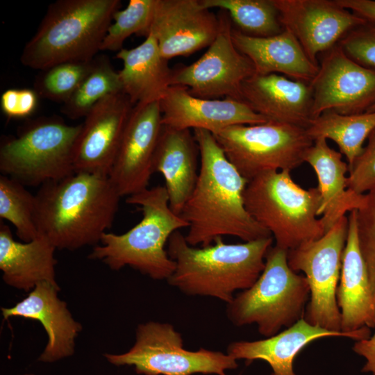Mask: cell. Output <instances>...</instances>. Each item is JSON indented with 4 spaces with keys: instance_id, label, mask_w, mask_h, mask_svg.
<instances>
[{
    "instance_id": "obj_30",
    "label": "cell",
    "mask_w": 375,
    "mask_h": 375,
    "mask_svg": "<svg viewBox=\"0 0 375 375\" xmlns=\"http://www.w3.org/2000/svg\"><path fill=\"white\" fill-rule=\"evenodd\" d=\"M207 9L226 10L239 30L251 36L269 37L284 28L273 0H200Z\"/></svg>"
},
{
    "instance_id": "obj_26",
    "label": "cell",
    "mask_w": 375,
    "mask_h": 375,
    "mask_svg": "<svg viewBox=\"0 0 375 375\" xmlns=\"http://www.w3.org/2000/svg\"><path fill=\"white\" fill-rule=\"evenodd\" d=\"M342 154L331 148L326 139L314 140L305 157V162L314 169L318 180L321 198L318 216L326 233L347 212L358 210L362 204L365 194H358L347 188L348 165Z\"/></svg>"
},
{
    "instance_id": "obj_7",
    "label": "cell",
    "mask_w": 375,
    "mask_h": 375,
    "mask_svg": "<svg viewBox=\"0 0 375 375\" xmlns=\"http://www.w3.org/2000/svg\"><path fill=\"white\" fill-rule=\"evenodd\" d=\"M309 298L307 278L289 267L288 251L274 246L256 282L227 303L226 315L235 326L256 324L269 338L303 319Z\"/></svg>"
},
{
    "instance_id": "obj_3",
    "label": "cell",
    "mask_w": 375,
    "mask_h": 375,
    "mask_svg": "<svg viewBox=\"0 0 375 375\" xmlns=\"http://www.w3.org/2000/svg\"><path fill=\"white\" fill-rule=\"evenodd\" d=\"M273 240L269 237L226 244L218 238L214 244L196 247L177 231L167 242L176 267L167 281L186 295L211 297L227 304L236 291L249 288L260 276Z\"/></svg>"
},
{
    "instance_id": "obj_39",
    "label": "cell",
    "mask_w": 375,
    "mask_h": 375,
    "mask_svg": "<svg viewBox=\"0 0 375 375\" xmlns=\"http://www.w3.org/2000/svg\"><path fill=\"white\" fill-rule=\"evenodd\" d=\"M342 7L367 22H375L374 0H336Z\"/></svg>"
},
{
    "instance_id": "obj_31",
    "label": "cell",
    "mask_w": 375,
    "mask_h": 375,
    "mask_svg": "<svg viewBox=\"0 0 375 375\" xmlns=\"http://www.w3.org/2000/svg\"><path fill=\"white\" fill-rule=\"evenodd\" d=\"M35 195L25 185L8 176H0V217L10 222L24 242L39 234L35 223Z\"/></svg>"
},
{
    "instance_id": "obj_22",
    "label": "cell",
    "mask_w": 375,
    "mask_h": 375,
    "mask_svg": "<svg viewBox=\"0 0 375 375\" xmlns=\"http://www.w3.org/2000/svg\"><path fill=\"white\" fill-rule=\"evenodd\" d=\"M199 149L193 131L162 125L152 161L164 177L171 209L180 215L197 183Z\"/></svg>"
},
{
    "instance_id": "obj_34",
    "label": "cell",
    "mask_w": 375,
    "mask_h": 375,
    "mask_svg": "<svg viewBox=\"0 0 375 375\" xmlns=\"http://www.w3.org/2000/svg\"><path fill=\"white\" fill-rule=\"evenodd\" d=\"M357 228L359 249L375 295V188L365 194L357 210Z\"/></svg>"
},
{
    "instance_id": "obj_40",
    "label": "cell",
    "mask_w": 375,
    "mask_h": 375,
    "mask_svg": "<svg viewBox=\"0 0 375 375\" xmlns=\"http://www.w3.org/2000/svg\"><path fill=\"white\" fill-rule=\"evenodd\" d=\"M19 375H35V374H19Z\"/></svg>"
},
{
    "instance_id": "obj_2",
    "label": "cell",
    "mask_w": 375,
    "mask_h": 375,
    "mask_svg": "<svg viewBox=\"0 0 375 375\" xmlns=\"http://www.w3.org/2000/svg\"><path fill=\"white\" fill-rule=\"evenodd\" d=\"M121 197L106 174L79 172L49 181L35 194L38 234L56 249L97 245L112 225Z\"/></svg>"
},
{
    "instance_id": "obj_32",
    "label": "cell",
    "mask_w": 375,
    "mask_h": 375,
    "mask_svg": "<svg viewBox=\"0 0 375 375\" xmlns=\"http://www.w3.org/2000/svg\"><path fill=\"white\" fill-rule=\"evenodd\" d=\"M157 0H130L126 8L113 15L114 23L109 26L100 51H119L131 35H149Z\"/></svg>"
},
{
    "instance_id": "obj_27",
    "label": "cell",
    "mask_w": 375,
    "mask_h": 375,
    "mask_svg": "<svg viewBox=\"0 0 375 375\" xmlns=\"http://www.w3.org/2000/svg\"><path fill=\"white\" fill-rule=\"evenodd\" d=\"M116 57L123 63L118 72L122 91L134 105L162 99L171 86L172 69L160 55L152 33L140 45L122 49Z\"/></svg>"
},
{
    "instance_id": "obj_15",
    "label": "cell",
    "mask_w": 375,
    "mask_h": 375,
    "mask_svg": "<svg viewBox=\"0 0 375 375\" xmlns=\"http://www.w3.org/2000/svg\"><path fill=\"white\" fill-rule=\"evenodd\" d=\"M284 28L297 39L308 58L336 45L350 31L366 21L342 7L336 0H273Z\"/></svg>"
},
{
    "instance_id": "obj_14",
    "label": "cell",
    "mask_w": 375,
    "mask_h": 375,
    "mask_svg": "<svg viewBox=\"0 0 375 375\" xmlns=\"http://www.w3.org/2000/svg\"><path fill=\"white\" fill-rule=\"evenodd\" d=\"M162 127L160 101L133 106L108 174L121 197L148 188Z\"/></svg>"
},
{
    "instance_id": "obj_25",
    "label": "cell",
    "mask_w": 375,
    "mask_h": 375,
    "mask_svg": "<svg viewBox=\"0 0 375 375\" xmlns=\"http://www.w3.org/2000/svg\"><path fill=\"white\" fill-rule=\"evenodd\" d=\"M56 249L40 235L28 242L16 241L9 226L1 222L0 269L7 285L25 292H31L42 282L58 285Z\"/></svg>"
},
{
    "instance_id": "obj_16",
    "label": "cell",
    "mask_w": 375,
    "mask_h": 375,
    "mask_svg": "<svg viewBox=\"0 0 375 375\" xmlns=\"http://www.w3.org/2000/svg\"><path fill=\"white\" fill-rule=\"evenodd\" d=\"M134 106L122 91L108 96L89 111L74 147V172L109 174Z\"/></svg>"
},
{
    "instance_id": "obj_23",
    "label": "cell",
    "mask_w": 375,
    "mask_h": 375,
    "mask_svg": "<svg viewBox=\"0 0 375 375\" xmlns=\"http://www.w3.org/2000/svg\"><path fill=\"white\" fill-rule=\"evenodd\" d=\"M237 49L252 62L256 74H277L310 83L319 65L306 55L295 36L288 29L269 37H254L232 29Z\"/></svg>"
},
{
    "instance_id": "obj_35",
    "label": "cell",
    "mask_w": 375,
    "mask_h": 375,
    "mask_svg": "<svg viewBox=\"0 0 375 375\" xmlns=\"http://www.w3.org/2000/svg\"><path fill=\"white\" fill-rule=\"evenodd\" d=\"M338 44L351 59L375 71V22L366 21L356 26Z\"/></svg>"
},
{
    "instance_id": "obj_33",
    "label": "cell",
    "mask_w": 375,
    "mask_h": 375,
    "mask_svg": "<svg viewBox=\"0 0 375 375\" xmlns=\"http://www.w3.org/2000/svg\"><path fill=\"white\" fill-rule=\"evenodd\" d=\"M91 61H68L41 70L34 83L40 97L64 103L90 71Z\"/></svg>"
},
{
    "instance_id": "obj_1",
    "label": "cell",
    "mask_w": 375,
    "mask_h": 375,
    "mask_svg": "<svg viewBox=\"0 0 375 375\" xmlns=\"http://www.w3.org/2000/svg\"><path fill=\"white\" fill-rule=\"evenodd\" d=\"M200 154L195 187L180 216L188 224L187 242L207 247L231 235L244 242L272 237L247 212L244 202L246 180L229 162L212 133L194 129Z\"/></svg>"
},
{
    "instance_id": "obj_24",
    "label": "cell",
    "mask_w": 375,
    "mask_h": 375,
    "mask_svg": "<svg viewBox=\"0 0 375 375\" xmlns=\"http://www.w3.org/2000/svg\"><path fill=\"white\" fill-rule=\"evenodd\" d=\"M328 337H352L343 332L331 331L308 323L304 318L278 333L255 341L230 343L227 353L236 360H256L269 365L271 375H297L294 361L297 356L312 342Z\"/></svg>"
},
{
    "instance_id": "obj_36",
    "label": "cell",
    "mask_w": 375,
    "mask_h": 375,
    "mask_svg": "<svg viewBox=\"0 0 375 375\" xmlns=\"http://www.w3.org/2000/svg\"><path fill=\"white\" fill-rule=\"evenodd\" d=\"M347 188L365 194L375 188V128L367 138V144L349 170Z\"/></svg>"
},
{
    "instance_id": "obj_29",
    "label": "cell",
    "mask_w": 375,
    "mask_h": 375,
    "mask_svg": "<svg viewBox=\"0 0 375 375\" xmlns=\"http://www.w3.org/2000/svg\"><path fill=\"white\" fill-rule=\"evenodd\" d=\"M122 91L119 72L113 69L108 58L96 56L89 73L73 95L62 103L61 112L71 119L85 117L100 101Z\"/></svg>"
},
{
    "instance_id": "obj_6",
    "label": "cell",
    "mask_w": 375,
    "mask_h": 375,
    "mask_svg": "<svg viewBox=\"0 0 375 375\" xmlns=\"http://www.w3.org/2000/svg\"><path fill=\"white\" fill-rule=\"evenodd\" d=\"M244 202L249 215L272 234L280 249L292 250L326 233L321 219L317 218L321 202L317 187L302 188L290 171L268 172L249 181Z\"/></svg>"
},
{
    "instance_id": "obj_28",
    "label": "cell",
    "mask_w": 375,
    "mask_h": 375,
    "mask_svg": "<svg viewBox=\"0 0 375 375\" xmlns=\"http://www.w3.org/2000/svg\"><path fill=\"white\" fill-rule=\"evenodd\" d=\"M374 128L375 111L342 115L330 110L313 119L306 130L313 141L319 138L333 140L345 156L349 170Z\"/></svg>"
},
{
    "instance_id": "obj_12",
    "label": "cell",
    "mask_w": 375,
    "mask_h": 375,
    "mask_svg": "<svg viewBox=\"0 0 375 375\" xmlns=\"http://www.w3.org/2000/svg\"><path fill=\"white\" fill-rule=\"evenodd\" d=\"M219 29L205 53L189 65L172 69V85L187 88L197 97L242 101L243 83L256 74L251 60L235 47L232 40L228 14L219 15Z\"/></svg>"
},
{
    "instance_id": "obj_20",
    "label": "cell",
    "mask_w": 375,
    "mask_h": 375,
    "mask_svg": "<svg viewBox=\"0 0 375 375\" xmlns=\"http://www.w3.org/2000/svg\"><path fill=\"white\" fill-rule=\"evenodd\" d=\"M60 287L48 282L38 284L29 294L15 306L1 308L4 319L20 317L38 321L47 336V345L38 360L51 363L72 356L75 340L82 330L58 295Z\"/></svg>"
},
{
    "instance_id": "obj_18",
    "label": "cell",
    "mask_w": 375,
    "mask_h": 375,
    "mask_svg": "<svg viewBox=\"0 0 375 375\" xmlns=\"http://www.w3.org/2000/svg\"><path fill=\"white\" fill-rule=\"evenodd\" d=\"M348 220L336 301L342 332L358 341L369 338L370 329L375 328V295L359 249L357 210L349 212Z\"/></svg>"
},
{
    "instance_id": "obj_10",
    "label": "cell",
    "mask_w": 375,
    "mask_h": 375,
    "mask_svg": "<svg viewBox=\"0 0 375 375\" xmlns=\"http://www.w3.org/2000/svg\"><path fill=\"white\" fill-rule=\"evenodd\" d=\"M103 356L115 366H132L142 375H226V370L238 367L228 353L184 349L181 334L172 324L153 321L138 326L135 342L128 351Z\"/></svg>"
},
{
    "instance_id": "obj_4",
    "label": "cell",
    "mask_w": 375,
    "mask_h": 375,
    "mask_svg": "<svg viewBox=\"0 0 375 375\" xmlns=\"http://www.w3.org/2000/svg\"><path fill=\"white\" fill-rule=\"evenodd\" d=\"M119 0H57L48 6L20 56L23 65L43 70L68 61H91L119 10Z\"/></svg>"
},
{
    "instance_id": "obj_17",
    "label": "cell",
    "mask_w": 375,
    "mask_h": 375,
    "mask_svg": "<svg viewBox=\"0 0 375 375\" xmlns=\"http://www.w3.org/2000/svg\"><path fill=\"white\" fill-rule=\"evenodd\" d=\"M219 29V16L200 0H157L150 33L160 55L169 60L209 47Z\"/></svg>"
},
{
    "instance_id": "obj_21",
    "label": "cell",
    "mask_w": 375,
    "mask_h": 375,
    "mask_svg": "<svg viewBox=\"0 0 375 375\" xmlns=\"http://www.w3.org/2000/svg\"><path fill=\"white\" fill-rule=\"evenodd\" d=\"M241 99L267 121L304 128L312 121L310 84L283 75L255 74L243 83Z\"/></svg>"
},
{
    "instance_id": "obj_38",
    "label": "cell",
    "mask_w": 375,
    "mask_h": 375,
    "mask_svg": "<svg viewBox=\"0 0 375 375\" xmlns=\"http://www.w3.org/2000/svg\"><path fill=\"white\" fill-rule=\"evenodd\" d=\"M352 350L365 359L361 372L375 375V331L369 338L356 341Z\"/></svg>"
},
{
    "instance_id": "obj_5",
    "label": "cell",
    "mask_w": 375,
    "mask_h": 375,
    "mask_svg": "<svg viewBox=\"0 0 375 375\" xmlns=\"http://www.w3.org/2000/svg\"><path fill=\"white\" fill-rule=\"evenodd\" d=\"M126 202L137 205L142 218L120 235L106 232L101 244L96 245L88 258L100 260L112 270L129 266L155 280H167L175 262L165 249L170 236L188 224L170 208L165 186L147 188L128 197Z\"/></svg>"
},
{
    "instance_id": "obj_8",
    "label": "cell",
    "mask_w": 375,
    "mask_h": 375,
    "mask_svg": "<svg viewBox=\"0 0 375 375\" xmlns=\"http://www.w3.org/2000/svg\"><path fill=\"white\" fill-rule=\"evenodd\" d=\"M82 123L69 125L59 117L28 121L15 137L0 144V171L23 185L41 186L74 173V151Z\"/></svg>"
},
{
    "instance_id": "obj_9",
    "label": "cell",
    "mask_w": 375,
    "mask_h": 375,
    "mask_svg": "<svg viewBox=\"0 0 375 375\" xmlns=\"http://www.w3.org/2000/svg\"><path fill=\"white\" fill-rule=\"evenodd\" d=\"M213 135L248 182L265 172L298 167L314 142L306 128L271 121L231 126Z\"/></svg>"
},
{
    "instance_id": "obj_11",
    "label": "cell",
    "mask_w": 375,
    "mask_h": 375,
    "mask_svg": "<svg viewBox=\"0 0 375 375\" xmlns=\"http://www.w3.org/2000/svg\"><path fill=\"white\" fill-rule=\"evenodd\" d=\"M348 217H342L322 238L288 251V263L308 280L310 301L304 319L310 324L342 332L341 314L336 301Z\"/></svg>"
},
{
    "instance_id": "obj_13",
    "label": "cell",
    "mask_w": 375,
    "mask_h": 375,
    "mask_svg": "<svg viewBox=\"0 0 375 375\" xmlns=\"http://www.w3.org/2000/svg\"><path fill=\"white\" fill-rule=\"evenodd\" d=\"M309 84L312 120L330 110L342 115L375 111V71L351 59L338 44L324 53Z\"/></svg>"
},
{
    "instance_id": "obj_37",
    "label": "cell",
    "mask_w": 375,
    "mask_h": 375,
    "mask_svg": "<svg viewBox=\"0 0 375 375\" xmlns=\"http://www.w3.org/2000/svg\"><path fill=\"white\" fill-rule=\"evenodd\" d=\"M38 97L34 89H8L1 94V108L9 118H25L36 110Z\"/></svg>"
},
{
    "instance_id": "obj_19",
    "label": "cell",
    "mask_w": 375,
    "mask_h": 375,
    "mask_svg": "<svg viewBox=\"0 0 375 375\" xmlns=\"http://www.w3.org/2000/svg\"><path fill=\"white\" fill-rule=\"evenodd\" d=\"M160 106L162 125L178 129H202L215 134L233 125L267 122L242 101L197 97L183 86H170Z\"/></svg>"
}]
</instances>
